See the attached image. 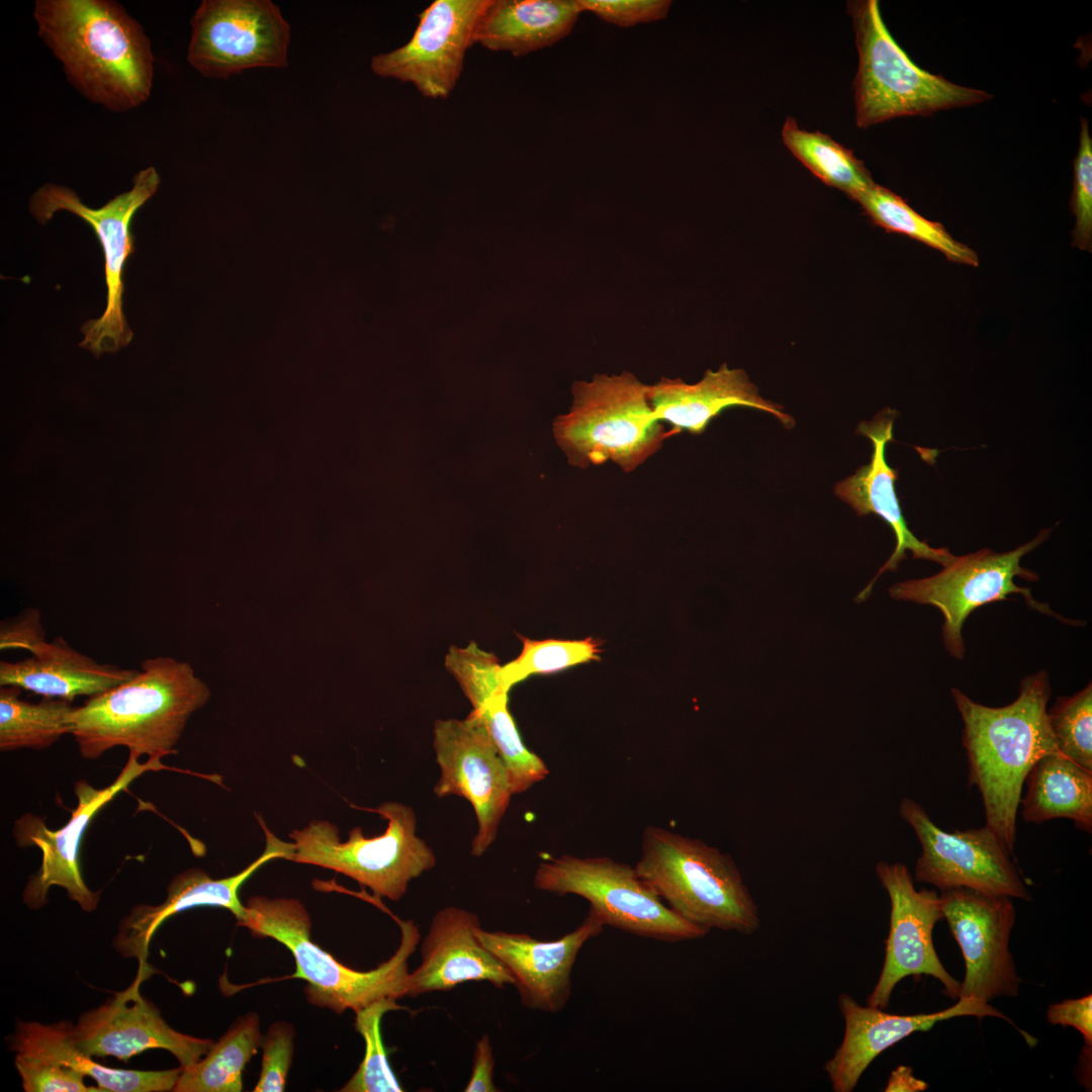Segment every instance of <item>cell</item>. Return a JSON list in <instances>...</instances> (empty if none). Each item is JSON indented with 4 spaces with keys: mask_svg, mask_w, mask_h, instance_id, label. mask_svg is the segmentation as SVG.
I'll list each match as a JSON object with an SVG mask.
<instances>
[{
    "mask_svg": "<svg viewBox=\"0 0 1092 1092\" xmlns=\"http://www.w3.org/2000/svg\"><path fill=\"white\" fill-rule=\"evenodd\" d=\"M37 34L87 100L114 112L151 96L155 58L143 26L113 0H36Z\"/></svg>",
    "mask_w": 1092,
    "mask_h": 1092,
    "instance_id": "1",
    "label": "cell"
},
{
    "mask_svg": "<svg viewBox=\"0 0 1092 1092\" xmlns=\"http://www.w3.org/2000/svg\"><path fill=\"white\" fill-rule=\"evenodd\" d=\"M950 692L964 722L969 783L980 792L986 825L1014 855L1025 778L1041 756L1059 751L1046 714L1049 674L1041 670L1023 678L1016 700L1003 707L981 705L956 688Z\"/></svg>",
    "mask_w": 1092,
    "mask_h": 1092,
    "instance_id": "2",
    "label": "cell"
},
{
    "mask_svg": "<svg viewBox=\"0 0 1092 1092\" xmlns=\"http://www.w3.org/2000/svg\"><path fill=\"white\" fill-rule=\"evenodd\" d=\"M191 665L169 656L148 658L130 679L88 697L72 714V735L83 758L115 746L153 759L177 752L185 725L209 700Z\"/></svg>",
    "mask_w": 1092,
    "mask_h": 1092,
    "instance_id": "3",
    "label": "cell"
},
{
    "mask_svg": "<svg viewBox=\"0 0 1092 1092\" xmlns=\"http://www.w3.org/2000/svg\"><path fill=\"white\" fill-rule=\"evenodd\" d=\"M245 907L238 924L290 950L295 961L291 978L307 983L304 993L310 1004L341 1014L347 1009L357 1012L378 1000L406 996L407 961L421 936L413 920H398L400 942L395 952L377 968L363 972L341 964L310 939V916L300 901L256 896Z\"/></svg>",
    "mask_w": 1092,
    "mask_h": 1092,
    "instance_id": "4",
    "label": "cell"
},
{
    "mask_svg": "<svg viewBox=\"0 0 1092 1092\" xmlns=\"http://www.w3.org/2000/svg\"><path fill=\"white\" fill-rule=\"evenodd\" d=\"M634 868L675 914L695 925L746 935L760 926L758 907L733 857L699 838L647 826Z\"/></svg>",
    "mask_w": 1092,
    "mask_h": 1092,
    "instance_id": "5",
    "label": "cell"
},
{
    "mask_svg": "<svg viewBox=\"0 0 1092 1092\" xmlns=\"http://www.w3.org/2000/svg\"><path fill=\"white\" fill-rule=\"evenodd\" d=\"M647 386L628 371L573 383L569 412L553 422L555 440L572 466L612 461L631 472L676 434L655 418Z\"/></svg>",
    "mask_w": 1092,
    "mask_h": 1092,
    "instance_id": "6",
    "label": "cell"
},
{
    "mask_svg": "<svg viewBox=\"0 0 1092 1092\" xmlns=\"http://www.w3.org/2000/svg\"><path fill=\"white\" fill-rule=\"evenodd\" d=\"M848 7L858 53L857 126L899 116L930 115L991 98L983 90L957 85L917 67L887 29L877 0L855 1Z\"/></svg>",
    "mask_w": 1092,
    "mask_h": 1092,
    "instance_id": "7",
    "label": "cell"
},
{
    "mask_svg": "<svg viewBox=\"0 0 1092 1092\" xmlns=\"http://www.w3.org/2000/svg\"><path fill=\"white\" fill-rule=\"evenodd\" d=\"M375 812L387 821L385 831L366 837L360 827L341 841L339 829L327 820H313L293 830V849L288 860L317 866L343 874L369 888L377 897L398 901L412 880L436 864L430 846L416 834V814L412 807L384 802Z\"/></svg>",
    "mask_w": 1092,
    "mask_h": 1092,
    "instance_id": "8",
    "label": "cell"
},
{
    "mask_svg": "<svg viewBox=\"0 0 1092 1092\" xmlns=\"http://www.w3.org/2000/svg\"><path fill=\"white\" fill-rule=\"evenodd\" d=\"M533 884L540 891L585 899L605 926L636 936L678 942L710 932L675 914L634 867L609 856L549 857L539 863Z\"/></svg>",
    "mask_w": 1092,
    "mask_h": 1092,
    "instance_id": "9",
    "label": "cell"
},
{
    "mask_svg": "<svg viewBox=\"0 0 1092 1092\" xmlns=\"http://www.w3.org/2000/svg\"><path fill=\"white\" fill-rule=\"evenodd\" d=\"M159 184L157 170L149 166L132 177L128 191L97 208L84 204L73 189L53 183L41 185L29 199V212L38 223L46 224L56 212L66 210L85 220L98 238L104 256L106 307L100 317L82 325L80 331L84 339L79 343L96 357L115 353L132 339L122 310V272L127 258L134 252L130 222L135 212L156 193Z\"/></svg>",
    "mask_w": 1092,
    "mask_h": 1092,
    "instance_id": "10",
    "label": "cell"
},
{
    "mask_svg": "<svg viewBox=\"0 0 1092 1092\" xmlns=\"http://www.w3.org/2000/svg\"><path fill=\"white\" fill-rule=\"evenodd\" d=\"M1050 533L1051 529H1043L1031 541L1007 552L980 549L954 556L934 575L895 583L889 589L890 596L894 600L938 609L943 617L941 635L944 647L958 659L965 655L962 629L970 614L984 605L1008 600L1011 595H1021L1030 609L1072 624L1073 621L1057 615L1049 605L1037 602L1029 587L1015 583V577L1027 581L1038 579L1035 572L1020 565V560L1045 541Z\"/></svg>",
    "mask_w": 1092,
    "mask_h": 1092,
    "instance_id": "11",
    "label": "cell"
},
{
    "mask_svg": "<svg viewBox=\"0 0 1092 1092\" xmlns=\"http://www.w3.org/2000/svg\"><path fill=\"white\" fill-rule=\"evenodd\" d=\"M190 24L187 61L204 77L288 66L290 26L269 0H203Z\"/></svg>",
    "mask_w": 1092,
    "mask_h": 1092,
    "instance_id": "12",
    "label": "cell"
},
{
    "mask_svg": "<svg viewBox=\"0 0 1092 1092\" xmlns=\"http://www.w3.org/2000/svg\"><path fill=\"white\" fill-rule=\"evenodd\" d=\"M899 814L921 844L914 869L916 881L934 885L940 891L968 888L1031 901L1013 855L987 825L947 832L910 798L901 800Z\"/></svg>",
    "mask_w": 1092,
    "mask_h": 1092,
    "instance_id": "13",
    "label": "cell"
},
{
    "mask_svg": "<svg viewBox=\"0 0 1092 1092\" xmlns=\"http://www.w3.org/2000/svg\"><path fill=\"white\" fill-rule=\"evenodd\" d=\"M161 769L173 768L164 765L161 759L149 758L140 763L139 757L129 754L124 767L106 788L96 789L85 780L76 782L77 807L67 824L59 830L49 829L42 818L31 813L23 814L14 822L12 834L17 844L21 847L36 846L42 855L39 869L28 879L23 891V901L29 908L42 907L48 902L49 889L59 886L82 910L91 912L96 909L100 894L87 887L79 866L80 845L85 831L98 811L136 778L146 771Z\"/></svg>",
    "mask_w": 1092,
    "mask_h": 1092,
    "instance_id": "14",
    "label": "cell"
},
{
    "mask_svg": "<svg viewBox=\"0 0 1092 1092\" xmlns=\"http://www.w3.org/2000/svg\"><path fill=\"white\" fill-rule=\"evenodd\" d=\"M433 746L440 778L437 797L458 796L473 807L477 831L471 854L479 856L493 843L513 796L505 765L479 715L465 719H439L434 725Z\"/></svg>",
    "mask_w": 1092,
    "mask_h": 1092,
    "instance_id": "15",
    "label": "cell"
},
{
    "mask_svg": "<svg viewBox=\"0 0 1092 1092\" xmlns=\"http://www.w3.org/2000/svg\"><path fill=\"white\" fill-rule=\"evenodd\" d=\"M943 918L961 947L966 967L960 997L989 1003L1018 995L1022 982L1009 950L1016 920L1012 898L968 888L941 890Z\"/></svg>",
    "mask_w": 1092,
    "mask_h": 1092,
    "instance_id": "16",
    "label": "cell"
},
{
    "mask_svg": "<svg viewBox=\"0 0 1092 1092\" xmlns=\"http://www.w3.org/2000/svg\"><path fill=\"white\" fill-rule=\"evenodd\" d=\"M876 875L890 899V930L882 972L867 1004L886 1009L901 980L921 975L937 979L947 996L959 999L961 983L944 969L932 940L935 923L943 919L939 895L916 890L913 877L901 862L881 860Z\"/></svg>",
    "mask_w": 1092,
    "mask_h": 1092,
    "instance_id": "17",
    "label": "cell"
},
{
    "mask_svg": "<svg viewBox=\"0 0 1092 1092\" xmlns=\"http://www.w3.org/2000/svg\"><path fill=\"white\" fill-rule=\"evenodd\" d=\"M489 0H435L419 14L403 46L371 59L381 78L413 84L424 97L445 99L454 90L476 23Z\"/></svg>",
    "mask_w": 1092,
    "mask_h": 1092,
    "instance_id": "18",
    "label": "cell"
},
{
    "mask_svg": "<svg viewBox=\"0 0 1092 1092\" xmlns=\"http://www.w3.org/2000/svg\"><path fill=\"white\" fill-rule=\"evenodd\" d=\"M151 974L149 965L139 967L134 981L125 990L79 1017L74 1036L85 1054L126 1061L147 1050L162 1049L185 1068L208 1053L214 1041L175 1030L141 994L140 986Z\"/></svg>",
    "mask_w": 1092,
    "mask_h": 1092,
    "instance_id": "19",
    "label": "cell"
},
{
    "mask_svg": "<svg viewBox=\"0 0 1092 1092\" xmlns=\"http://www.w3.org/2000/svg\"><path fill=\"white\" fill-rule=\"evenodd\" d=\"M605 925L590 911L572 931L555 940H539L528 933L488 931L475 935L514 979L523 1007L557 1013L568 1003L572 970L584 943L600 935Z\"/></svg>",
    "mask_w": 1092,
    "mask_h": 1092,
    "instance_id": "20",
    "label": "cell"
},
{
    "mask_svg": "<svg viewBox=\"0 0 1092 1092\" xmlns=\"http://www.w3.org/2000/svg\"><path fill=\"white\" fill-rule=\"evenodd\" d=\"M265 832L263 853L240 873L212 879L201 869H189L176 875L167 887L165 901L157 906L141 904L133 907L119 923L113 945L124 958L139 961V967L148 965L149 946L154 933L171 916L198 906H214L228 909L238 921L243 919L246 907L239 892L244 883L266 862L284 858L292 851L293 843L285 842L273 834L259 818Z\"/></svg>",
    "mask_w": 1092,
    "mask_h": 1092,
    "instance_id": "21",
    "label": "cell"
},
{
    "mask_svg": "<svg viewBox=\"0 0 1092 1092\" xmlns=\"http://www.w3.org/2000/svg\"><path fill=\"white\" fill-rule=\"evenodd\" d=\"M838 1006L844 1019V1034L833 1057L824 1065L834 1092H851L871 1063L884 1051L916 1031H926L937 1022L958 1016H1005L989 1003L970 997L940 1011L912 1015L891 1014L884 1009L861 1006L841 993Z\"/></svg>",
    "mask_w": 1092,
    "mask_h": 1092,
    "instance_id": "22",
    "label": "cell"
},
{
    "mask_svg": "<svg viewBox=\"0 0 1092 1092\" xmlns=\"http://www.w3.org/2000/svg\"><path fill=\"white\" fill-rule=\"evenodd\" d=\"M894 412L880 413L872 421L858 425L857 433L869 438L873 443L871 462L859 467L854 474L838 482L835 494L848 504L859 517L876 514L893 530L896 546L875 577L857 595L856 601L867 600L879 576L887 570H896L899 563L910 551L914 559L937 562L942 566L951 562L954 555L947 548H933L919 540L909 530L895 489L898 471L890 467L886 460V447L893 440Z\"/></svg>",
    "mask_w": 1092,
    "mask_h": 1092,
    "instance_id": "23",
    "label": "cell"
},
{
    "mask_svg": "<svg viewBox=\"0 0 1092 1092\" xmlns=\"http://www.w3.org/2000/svg\"><path fill=\"white\" fill-rule=\"evenodd\" d=\"M478 916L448 906L433 917L421 942L422 962L410 973L407 997L447 992L468 982H488L496 988L514 985V979L475 935Z\"/></svg>",
    "mask_w": 1092,
    "mask_h": 1092,
    "instance_id": "24",
    "label": "cell"
},
{
    "mask_svg": "<svg viewBox=\"0 0 1092 1092\" xmlns=\"http://www.w3.org/2000/svg\"><path fill=\"white\" fill-rule=\"evenodd\" d=\"M647 397L655 418L678 433L701 434L708 424L725 408L747 406L776 417L791 429L794 419L783 407L760 396L757 387L742 369L722 364L717 370L708 369L703 378L693 384L680 378L662 377L647 386Z\"/></svg>",
    "mask_w": 1092,
    "mask_h": 1092,
    "instance_id": "25",
    "label": "cell"
},
{
    "mask_svg": "<svg viewBox=\"0 0 1092 1092\" xmlns=\"http://www.w3.org/2000/svg\"><path fill=\"white\" fill-rule=\"evenodd\" d=\"M29 657L0 661V687L16 686L46 698L72 702L92 697L134 676L139 669L99 663L71 647L62 637L42 640L31 647Z\"/></svg>",
    "mask_w": 1092,
    "mask_h": 1092,
    "instance_id": "26",
    "label": "cell"
},
{
    "mask_svg": "<svg viewBox=\"0 0 1092 1092\" xmlns=\"http://www.w3.org/2000/svg\"><path fill=\"white\" fill-rule=\"evenodd\" d=\"M581 12L576 0H489L473 44L521 57L566 37Z\"/></svg>",
    "mask_w": 1092,
    "mask_h": 1092,
    "instance_id": "27",
    "label": "cell"
},
{
    "mask_svg": "<svg viewBox=\"0 0 1092 1092\" xmlns=\"http://www.w3.org/2000/svg\"><path fill=\"white\" fill-rule=\"evenodd\" d=\"M11 1050L36 1055L84 1076L93 1078L101 1092L173 1091L182 1067L160 1071H139L105 1067L85 1054L76 1043L74 1025L61 1021L43 1024L20 1021L11 1039Z\"/></svg>",
    "mask_w": 1092,
    "mask_h": 1092,
    "instance_id": "28",
    "label": "cell"
},
{
    "mask_svg": "<svg viewBox=\"0 0 1092 1092\" xmlns=\"http://www.w3.org/2000/svg\"><path fill=\"white\" fill-rule=\"evenodd\" d=\"M1024 783L1027 791L1019 802L1024 821L1041 824L1067 818L1091 833L1092 771L1055 751L1036 760Z\"/></svg>",
    "mask_w": 1092,
    "mask_h": 1092,
    "instance_id": "29",
    "label": "cell"
},
{
    "mask_svg": "<svg viewBox=\"0 0 1092 1092\" xmlns=\"http://www.w3.org/2000/svg\"><path fill=\"white\" fill-rule=\"evenodd\" d=\"M261 1044L257 1014H246L213 1042L208 1053L191 1066L182 1067L175 1092H240L243 1071Z\"/></svg>",
    "mask_w": 1092,
    "mask_h": 1092,
    "instance_id": "30",
    "label": "cell"
},
{
    "mask_svg": "<svg viewBox=\"0 0 1092 1092\" xmlns=\"http://www.w3.org/2000/svg\"><path fill=\"white\" fill-rule=\"evenodd\" d=\"M20 688H0V749H42L72 734L76 707L63 699L43 697L38 703L19 699Z\"/></svg>",
    "mask_w": 1092,
    "mask_h": 1092,
    "instance_id": "31",
    "label": "cell"
},
{
    "mask_svg": "<svg viewBox=\"0 0 1092 1092\" xmlns=\"http://www.w3.org/2000/svg\"><path fill=\"white\" fill-rule=\"evenodd\" d=\"M782 139L789 151L816 177L853 200L875 183L863 163L851 151L827 134L801 128L791 116L785 120Z\"/></svg>",
    "mask_w": 1092,
    "mask_h": 1092,
    "instance_id": "32",
    "label": "cell"
},
{
    "mask_svg": "<svg viewBox=\"0 0 1092 1092\" xmlns=\"http://www.w3.org/2000/svg\"><path fill=\"white\" fill-rule=\"evenodd\" d=\"M857 201L869 217L888 232L906 235L939 252L947 260L977 267L979 257L969 246L954 240L936 221H931L917 213L903 198L874 183L859 194Z\"/></svg>",
    "mask_w": 1092,
    "mask_h": 1092,
    "instance_id": "33",
    "label": "cell"
},
{
    "mask_svg": "<svg viewBox=\"0 0 1092 1092\" xmlns=\"http://www.w3.org/2000/svg\"><path fill=\"white\" fill-rule=\"evenodd\" d=\"M508 704L509 694L502 693L472 711L482 719L505 765L512 795H518L543 781L549 769L522 741Z\"/></svg>",
    "mask_w": 1092,
    "mask_h": 1092,
    "instance_id": "34",
    "label": "cell"
},
{
    "mask_svg": "<svg viewBox=\"0 0 1092 1092\" xmlns=\"http://www.w3.org/2000/svg\"><path fill=\"white\" fill-rule=\"evenodd\" d=\"M520 654L500 667L504 688L511 689L531 675L552 674L572 666L601 660V641L587 637L579 640H533L521 635Z\"/></svg>",
    "mask_w": 1092,
    "mask_h": 1092,
    "instance_id": "35",
    "label": "cell"
},
{
    "mask_svg": "<svg viewBox=\"0 0 1092 1092\" xmlns=\"http://www.w3.org/2000/svg\"><path fill=\"white\" fill-rule=\"evenodd\" d=\"M403 1007L393 999H382L355 1012V1029L365 1040V1055L357 1071L340 1091L400 1092L403 1089L391 1070L382 1042V1016Z\"/></svg>",
    "mask_w": 1092,
    "mask_h": 1092,
    "instance_id": "36",
    "label": "cell"
},
{
    "mask_svg": "<svg viewBox=\"0 0 1092 1092\" xmlns=\"http://www.w3.org/2000/svg\"><path fill=\"white\" fill-rule=\"evenodd\" d=\"M1060 753L1092 771V685L1069 697H1058L1046 711Z\"/></svg>",
    "mask_w": 1092,
    "mask_h": 1092,
    "instance_id": "37",
    "label": "cell"
},
{
    "mask_svg": "<svg viewBox=\"0 0 1092 1092\" xmlns=\"http://www.w3.org/2000/svg\"><path fill=\"white\" fill-rule=\"evenodd\" d=\"M1071 210L1075 215L1072 245L1091 251L1092 247V139L1088 121L1081 120L1080 143L1074 161Z\"/></svg>",
    "mask_w": 1092,
    "mask_h": 1092,
    "instance_id": "38",
    "label": "cell"
},
{
    "mask_svg": "<svg viewBox=\"0 0 1092 1092\" xmlns=\"http://www.w3.org/2000/svg\"><path fill=\"white\" fill-rule=\"evenodd\" d=\"M15 1067L26 1092H100L86 1085L84 1075L48 1059L17 1053Z\"/></svg>",
    "mask_w": 1092,
    "mask_h": 1092,
    "instance_id": "39",
    "label": "cell"
},
{
    "mask_svg": "<svg viewBox=\"0 0 1092 1092\" xmlns=\"http://www.w3.org/2000/svg\"><path fill=\"white\" fill-rule=\"evenodd\" d=\"M295 1036L287 1022L270 1025L262 1042L263 1056L259 1080L254 1092H282L291 1066Z\"/></svg>",
    "mask_w": 1092,
    "mask_h": 1092,
    "instance_id": "40",
    "label": "cell"
},
{
    "mask_svg": "<svg viewBox=\"0 0 1092 1092\" xmlns=\"http://www.w3.org/2000/svg\"><path fill=\"white\" fill-rule=\"evenodd\" d=\"M581 12L589 11L602 20L630 27L666 17L669 0H576Z\"/></svg>",
    "mask_w": 1092,
    "mask_h": 1092,
    "instance_id": "41",
    "label": "cell"
},
{
    "mask_svg": "<svg viewBox=\"0 0 1092 1092\" xmlns=\"http://www.w3.org/2000/svg\"><path fill=\"white\" fill-rule=\"evenodd\" d=\"M46 640L37 609L28 608L16 618L1 623V650L21 649L29 651L32 646Z\"/></svg>",
    "mask_w": 1092,
    "mask_h": 1092,
    "instance_id": "42",
    "label": "cell"
},
{
    "mask_svg": "<svg viewBox=\"0 0 1092 1092\" xmlns=\"http://www.w3.org/2000/svg\"><path fill=\"white\" fill-rule=\"evenodd\" d=\"M1046 1019L1054 1025L1073 1026L1082 1033L1087 1046L1092 1045L1091 994L1050 1005L1046 1011Z\"/></svg>",
    "mask_w": 1092,
    "mask_h": 1092,
    "instance_id": "43",
    "label": "cell"
},
{
    "mask_svg": "<svg viewBox=\"0 0 1092 1092\" xmlns=\"http://www.w3.org/2000/svg\"><path fill=\"white\" fill-rule=\"evenodd\" d=\"M494 1056L488 1034H483L476 1042L473 1065L465 1092H497L493 1081Z\"/></svg>",
    "mask_w": 1092,
    "mask_h": 1092,
    "instance_id": "44",
    "label": "cell"
},
{
    "mask_svg": "<svg viewBox=\"0 0 1092 1092\" xmlns=\"http://www.w3.org/2000/svg\"><path fill=\"white\" fill-rule=\"evenodd\" d=\"M928 1084L920 1079L914 1077L912 1068L908 1066H899L892 1071L887 1086L886 1092H920L926 1090Z\"/></svg>",
    "mask_w": 1092,
    "mask_h": 1092,
    "instance_id": "45",
    "label": "cell"
}]
</instances>
